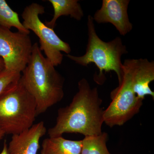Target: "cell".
<instances>
[{"label": "cell", "instance_id": "cell-18", "mask_svg": "<svg viewBox=\"0 0 154 154\" xmlns=\"http://www.w3.org/2000/svg\"><path fill=\"white\" fill-rule=\"evenodd\" d=\"M5 134L4 133V132H3L2 130V128L0 127V140L3 138V137H4V136H5Z\"/></svg>", "mask_w": 154, "mask_h": 154}, {"label": "cell", "instance_id": "cell-12", "mask_svg": "<svg viewBox=\"0 0 154 154\" xmlns=\"http://www.w3.org/2000/svg\"><path fill=\"white\" fill-rule=\"evenodd\" d=\"M52 5L54 14L52 19L45 24L50 28H55L57 20L62 16H70L77 21H80L84 16V12L77 0H48Z\"/></svg>", "mask_w": 154, "mask_h": 154}, {"label": "cell", "instance_id": "cell-16", "mask_svg": "<svg viewBox=\"0 0 154 154\" xmlns=\"http://www.w3.org/2000/svg\"><path fill=\"white\" fill-rule=\"evenodd\" d=\"M0 154H9L8 151V144L6 140L4 142L2 150Z\"/></svg>", "mask_w": 154, "mask_h": 154}, {"label": "cell", "instance_id": "cell-8", "mask_svg": "<svg viewBox=\"0 0 154 154\" xmlns=\"http://www.w3.org/2000/svg\"><path fill=\"white\" fill-rule=\"evenodd\" d=\"M122 66L129 74L133 91L138 98L143 100L145 96L154 99V93L149 87L154 81V61L147 59H128L124 60Z\"/></svg>", "mask_w": 154, "mask_h": 154}, {"label": "cell", "instance_id": "cell-4", "mask_svg": "<svg viewBox=\"0 0 154 154\" xmlns=\"http://www.w3.org/2000/svg\"><path fill=\"white\" fill-rule=\"evenodd\" d=\"M36 116V101L21 78L0 95V127L5 134L13 135L29 129Z\"/></svg>", "mask_w": 154, "mask_h": 154}, {"label": "cell", "instance_id": "cell-6", "mask_svg": "<svg viewBox=\"0 0 154 154\" xmlns=\"http://www.w3.org/2000/svg\"><path fill=\"white\" fill-rule=\"evenodd\" d=\"M121 82L110 93L111 102L104 111V123L110 128L122 126L140 112L143 100L133 91L129 74L122 66Z\"/></svg>", "mask_w": 154, "mask_h": 154}, {"label": "cell", "instance_id": "cell-2", "mask_svg": "<svg viewBox=\"0 0 154 154\" xmlns=\"http://www.w3.org/2000/svg\"><path fill=\"white\" fill-rule=\"evenodd\" d=\"M43 55L37 42L33 44L29 62L21 74L23 85L36 101L37 116L63 99L64 78Z\"/></svg>", "mask_w": 154, "mask_h": 154}, {"label": "cell", "instance_id": "cell-5", "mask_svg": "<svg viewBox=\"0 0 154 154\" xmlns=\"http://www.w3.org/2000/svg\"><path fill=\"white\" fill-rule=\"evenodd\" d=\"M45 13L43 6L33 3L25 7L22 12L23 26L27 30H32L39 38L42 51L54 66L60 65L63 60L61 52L69 54L71 48L68 43L63 41L54 32L42 22L39 15Z\"/></svg>", "mask_w": 154, "mask_h": 154}, {"label": "cell", "instance_id": "cell-11", "mask_svg": "<svg viewBox=\"0 0 154 154\" xmlns=\"http://www.w3.org/2000/svg\"><path fill=\"white\" fill-rule=\"evenodd\" d=\"M82 141L67 140L62 136L45 139L41 154H81Z\"/></svg>", "mask_w": 154, "mask_h": 154}, {"label": "cell", "instance_id": "cell-17", "mask_svg": "<svg viewBox=\"0 0 154 154\" xmlns=\"http://www.w3.org/2000/svg\"><path fill=\"white\" fill-rule=\"evenodd\" d=\"M5 70V65L2 59L0 57V73Z\"/></svg>", "mask_w": 154, "mask_h": 154}, {"label": "cell", "instance_id": "cell-7", "mask_svg": "<svg viewBox=\"0 0 154 154\" xmlns=\"http://www.w3.org/2000/svg\"><path fill=\"white\" fill-rule=\"evenodd\" d=\"M33 45L29 34L0 26V57L5 70L22 73L29 62Z\"/></svg>", "mask_w": 154, "mask_h": 154}, {"label": "cell", "instance_id": "cell-13", "mask_svg": "<svg viewBox=\"0 0 154 154\" xmlns=\"http://www.w3.org/2000/svg\"><path fill=\"white\" fill-rule=\"evenodd\" d=\"M108 137L105 132L98 135L85 136L82 140L81 154H111L106 144Z\"/></svg>", "mask_w": 154, "mask_h": 154}, {"label": "cell", "instance_id": "cell-10", "mask_svg": "<svg viewBox=\"0 0 154 154\" xmlns=\"http://www.w3.org/2000/svg\"><path fill=\"white\" fill-rule=\"evenodd\" d=\"M47 132L44 122L41 121L21 133L12 135L8 145L9 154H37L40 139Z\"/></svg>", "mask_w": 154, "mask_h": 154}, {"label": "cell", "instance_id": "cell-1", "mask_svg": "<svg viewBox=\"0 0 154 154\" xmlns=\"http://www.w3.org/2000/svg\"><path fill=\"white\" fill-rule=\"evenodd\" d=\"M78 89L69 105L58 110L55 124L48 131L49 137L62 136L65 133L85 136L102 133L104 110L98 88H91L88 80L83 78L78 83Z\"/></svg>", "mask_w": 154, "mask_h": 154}, {"label": "cell", "instance_id": "cell-14", "mask_svg": "<svg viewBox=\"0 0 154 154\" xmlns=\"http://www.w3.org/2000/svg\"><path fill=\"white\" fill-rule=\"evenodd\" d=\"M0 26L10 30L14 27L19 32L30 34V30L26 29L20 21L17 12L12 10L5 0H0Z\"/></svg>", "mask_w": 154, "mask_h": 154}, {"label": "cell", "instance_id": "cell-3", "mask_svg": "<svg viewBox=\"0 0 154 154\" xmlns=\"http://www.w3.org/2000/svg\"><path fill=\"white\" fill-rule=\"evenodd\" d=\"M87 26L88 38L85 54L82 56L68 54L66 57L82 66L95 64L99 70L96 80L99 84L103 83L105 80L103 72L110 71L115 72L119 83L123 74L122 56L128 52L126 46L119 37L108 42L102 40L96 33L94 19L91 15L88 16Z\"/></svg>", "mask_w": 154, "mask_h": 154}, {"label": "cell", "instance_id": "cell-15", "mask_svg": "<svg viewBox=\"0 0 154 154\" xmlns=\"http://www.w3.org/2000/svg\"><path fill=\"white\" fill-rule=\"evenodd\" d=\"M21 77V73L4 70L0 73V95L8 88L17 83Z\"/></svg>", "mask_w": 154, "mask_h": 154}, {"label": "cell", "instance_id": "cell-9", "mask_svg": "<svg viewBox=\"0 0 154 154\" xmlns=\"http://www.w3.org/2000/svg\"><path fill=\"white\" fill-rule=\"evenodd\" d=\"M129 0H103L101 8L93 17L97 23H110L122 36H125L133 29L129 21L128 9Z\"/></svg>", "mask_w": 154, "mask_h": 154}]
</instances>
